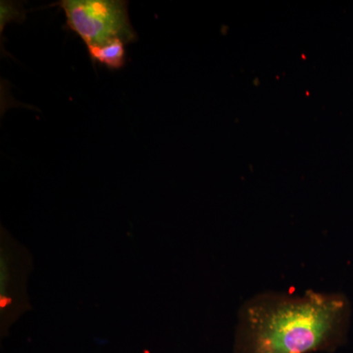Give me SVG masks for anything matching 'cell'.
<instances>
[{
	"mask_svg": "<svg viewBox=\"0 0 353 353\" xmlns=\"http://www.w3.org/2000/svg\"><path fill=\"white\" fill-rule=\"evenodd\" d=\"M8 234L1 233V257H0V318L1 334L19 316L30 308L26 292V283L32 266L29 252L15 240H8Z\"/></svg>",
	"mask_w": 353,
	"mask_h": 353,
	"instance_id": "cell-3",
	"label": "cell"
},
{
	"mask_svg": "<svg viewBox=\"0 0 353 353\" xmlns=\"http://www.w3.org/2000/svg\"><path fill=\"white\" fill-rule=\"evenodd\" d=\"M126 44L120 39L102 46H90L88 57L94 65H101L110 71L122 69L127 63Z\"/></svg>",
	"mask_w": 353,
	"mask_h": 353,
	"instance_id": "cell-4",
	"label": "cell"
},
{
	"mask_svg": "<svg viewBox=\"0 0 353 353\" xmlns=\"http://www.w3.org/2000/svg\"><path fill=\"white\" fill-rule=\"evenodd\" d=\"M0 32H3L8 23H23L26 20V11L22 4L2 0L0 2Z\"/></svg>",
	"mask_w": 353,
	"mask_h": 353,
	"instance_id": "cell-5",
	"label": "cell"
},
{
	"mask_svg": "<svg viewBox=\"0 0 353 353\" xmlns=\"http://www.w3.org/2000/svg\"><path fill=\"white\" fill-rule=\"evenodd\" d=\"M350 317L338 292H262L241 306L234 353H333L347 343Z\"/></svg>",
	"mask_w": 353,
	"mask_h": 353,
	"instance_id": "cell-1",
	"label": "cell"
},
{
	"mask_svg": "<svg viewBox=\"0 0 353 353\" xmlns=\"http://www.w3.org/2000/svg\"><path fill=\"white\" fill-rule=\"evenodd\" d=\"M62 9L65 29L90 46H102L120 39L125 44L138 41L125 0H60L51 4Z\"/></svg>",
	"mask_w": 353,
	"mask_h": 353,
	"instance_id": "cell-2",
	"label": "cell"
}]
</instances>
